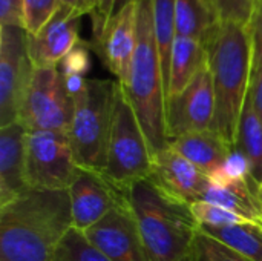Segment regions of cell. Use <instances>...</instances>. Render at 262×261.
I'll return each mask as SVG.
<instances>
[{
  "label": "cell",
  "mask_w": 262,
  "mask_h": 261,
  "mask_svg": "<svg viewBox=\"0 0 262 261\" xmlns=\"http://www.w3.org/2000/svg\"><path fill=\"white\" fill-rule=\"evenodd\" d=\"M71 228L68 189H29L0 208V261H52Z\"/></svg>",
  "instance_id": "1"
},
{
  "label": "cell",
  "mask_w": 262,
  "mask_h": 261,
  "mask_svg": "<svg viewBox=\"0 0 262 261\" xmlns=\"http://www.w3.org/2000/svg\"><path fill=\"white\" fill-rule=\"evenodd\" d=\"M215 91L213 129L232 149L253 75V48L249 25L224 22L206 45Z\"/></svg>",
  "instance_id": "2"
},
{
  "label": "cell",
  "mask_w": 262,
  "mask_h": 261,
  "mask_svg": "<svg viewBox=\"0 0 262 261\" xmlns=\"http://www.w3.org/2000/svg\"><path fill=\"white\" fill-rule=\"evenodd\" d=\"M121 86L155 155L169 146V135L167 92L155 38L152 0H138L137 46L127 80Z\"/></svg>",
  "instance_id": "3"
},
{
  "label": "cell",
  "mask_w": 262,
  "mask_h": 261,
  "mask_svg": "<svg viewBox=\"0 0 262 261\" xmlns=\"http://www.w3.org/2000/svg\"><path fill=\"white\" fill-rule=\"evenodd\" d=\"M150 261H183L200 231L190 206L164 194L150 178L124 189Z\"/></svg>",
  "instance_id": "4"
},
{
  "label": "cell",
  "mask_w": 262,
  "mask_h": 261,
  "mask_svg": "<svg viewBox=\"0 0 262 261\" xmlns=\"http://www.w3.org/2000/svg\"><path fill=\"white\" fill-rule=\"evenodd\" d=\"M118 82L88 78L86 89L74 98L68 129L78 168L104 174Z\"/></svg>",
  "instance_id": "5"
},
{
  "label": "cell",
  "mask_w": 262,
  "mask_h": 261,
  "mask_svg": "<svg viewBox=\"0 0 262 261\" xmlns=\"http://www.w3.org/2000/svg\"><path fill=\"white\" fill-rule=\"evenodd\" d=\"M152 160L154 154L143 128L123 86L118 83L107 146V162L103 175L114 186L124 191L132 183L150 175Z\"/></svg>",
  "instance_id": "6"
},
{
  "label": "cell",
  "mask_w": 262,
  "mask_h": 261,
  "mask_svg": "<svg viewBox=\"0 0 262 261\" xmlns=\"http://www.w3.org/2000/svg\"><path fill=\"white\" fill-rule=\"evenodd\" d=\"M68 132L28 131L26 185L35 191H66L77 175Z\"/></svg>",
  "instance_id": "7"
},
{
  "label": "cell",
  "mask_w": 262,
  "mask_h": 261,
  "mask_svg": "<svg viewBox=\"0 0 262 261\" xmlns=\"http://www.w3.org/2000/svg\"><path fill=\"white\" fill-rule=\"evenodd\" d=\"M74 102L64 86L60 68H34L18 123L26 131L68 132Z\"/></svg>",
  "instance_id": "8"
},
{
  "label": "cell",
  "mask_w": 262,
  "mask_h": 261,
  "mask_svg": "<svg viewBox=\"0 0 262 261\" xmlns=\"http://www.w3.org/2000/svg\"><path fill=\"white\" fill-rule=\"evenodd\" d=\"M32 72L26 31L0 26V128L18 122Z\"/></svg>",
  "instance_id": "9"
},
{
  "label": "cell",
  "mask_w": 262,
  "mask_h": 261,
  "mask_svg": "<svg viewBox=\"0 0 262 261\" xmlns=\"http://www.w3.org/2000/svg\"><path fill=\"white\" fill-rule=\"evenodd\" d=\"M215 118V91L209 63L167 103L169 143L189 132L210 129Z\"/></svg>",
  "instance_id": "10"
},
{
  "label": "cell",
  "mask_w": 262,
  "mask_h": 261,
  "mask_svg": "<svg viewBox=\"0 0 262 261\" xmlns=\"http://www.w3.org/2000/svg\"><path fill=\"white\" fill-rule=\"evenodd\" d=\"M84 234L111 261H150L127 198Z\"/></svg>",
  "instance_id": "11"
},
{
  "label": "cell",
  "mask_w": 262,
  "mask_h": 261,
  "mask_svg": "<svg viewBox=\"0 0 262 261\" xmlns=\"http://www.w3.org/2000/svg\"><path fill=\"white\" fill-rule=\"evenodd\" d=\"M138 35V0L129 2L117 9L109 18L103 32L91 40L89 46L98 54L103 65L112 72L118 83L127 80L130 62Z\"/></svg>",
  "instance_id": "12"
},
{
  "label": "cell",
  "mask_w": 262,
  "mask_h": 261,
  "mask_svg": "<svg viewBox=\"0 0 262 261\" xmlns=\"http://www.w3.org/2000/svg\"><path fill=\"white\" fill-rule=\"evenodd\" d=\"M68 191L71 198L72 228L83 232L104 218L126 198L124 191L114 186L103 174L81 168H78Z\"/></svg>",
  "instance_id": "13"
},
{
  "label": "cell",
  "mask_w": 262,
  "mask_h": 261,
  "mask_svg": "<svg viewBox=\"0 0 262 261\" xmlns=\"http://www.w3.org/2000/svg\"><path fill=\"white\" fill-rule=\"evenodd\" d=\"M83 14L60 5L52 18L34 35H28V51L34 68H58L78 45Z\"/></svg>",
  "instance_id": "14"
},
{
  "label": "cell",
  "mask_w": 262,
  "mask_h": 261,
  "mask_svg": "<svg viewBox=\"0 0 262 261\" xmlns=\"http://www.w3.org/2000/svg\"><path fill=\"white\" fill-rule=\"evenodd\" d=\"M147 178L164 194L189 206L203 200L210 186L209 177L170 146L154 155L152 171Z\"/></svg>",
  "instance_id": "15"
},
{
  "label": "cell",
  "mask_w": 262,
  "mask_h": 261,
  "mask_svg": "<svg viewBox=\"0 0 262 261\" xmlns=\"http://www.w3.org/2000/svg\"><path fill=\"white\" fill-rule=\"evenodd\" d=\"M26 137L28 131L17 122L0 128V208L26 191Z\"/></svg>",
  "instance_id": "16"
},
{
  "label": "cell",
  "mask_w": 262,
  "mask_h": 261,
  "mask_svg": "<svg viewBox=\"0 0 262 261\" xmlns=\"http://www.w3.org/2000/svg\"><path fill=\"white\" fill-rule=\"evenodd\" d=\"M169 146L186 157L207 177L212 175L233 151L213 129L184 134L170 140Z\"/></svg>",
  "instance_id": "17"
},
{
  "label": "cell",
  "mask_w": 262,
  "mask_h": 261,
  "mask_svg": "<svg viewBox=\"0 0 262 261\" xmlns=\"http://www.w3.org/2000/svg\"><path fill=\"white\" fill-rule=\"evenodd\" d=\"M207 63L209 51L203 42L177 35L170 57V85L167 103L181 94Z\"/></svg>",
  "instance_id": "18"
},
{
  "label": "cell",
  "mask_w": 262,
  "mask_h": 261,
  "mask_svg": "<svg viewBox=\"0 0 262 261\" xmlns=\"http://www.w3.org/2000/svg\"><path fill=\"white\" fill-rule=\"evenodd\" d=\"M203 200L227 208L262 226L261 185L253 177L226 186L210 185Z\"/></svg>",
  "instance_id": "19"
},
{
  "label": "cell",
  "mask_w": 262,
  "mask_h": 261,
  "mask_svg": "<svg viewBox=\"0 0 262 261\" xmlns=\"http://www.w3.org/2000/svg\"><path fill=\"white\" fill-rule=\"evenodd\" d=\"M221 23L216 9L209 0L175 2V28L180 37H189L207 45Z\"/></svg>",
  "instance_id": "20"
},
{
  "label": "cell",
  "mask_w": 262,
  "mask_h": 261,
  "mask_svg": "<svg viewBox=\"0 0 262 261\" xmlns=\"http://www.w3.org/2000/svg\"><path fill=\"white\" fill-rule=\"evenodd\" d=\"M235 149L246 155L252 168V175L262 185V120L256 114L249 94L239 118Z\"/></svg>",
  "instance_id": "21"
},
{
  "label": "cell",
  "mask_w": 262,
  "mask_h": 261,
  "mask_svg": "<svg viewBox=\"0 0 262 261\" xmlns=\"http://www.w3.org/2000/svg\"><path fill=\"white\" fill-rule=\"evenodd\" d=\"M200 231L253 261H262V226L255 223L223 228L200 226Z\"/></svg>",
  "instance_id": "22"
},
{
  "label": "cell",
  "mask_w": 262,
  "mask_h": 261,
  "mask_svg": "<svg viewBox=\"0 0 262 261\" xmlns=\"http://www.w3.org/2000/svg\"><path fill=\"white\" fill-rule=\"evenodd\" d=\"M52 261H111L95 248L83 231L71 228L60 242Z\"/></svg>",
  "instance_id": "23"
},
{
  "label": "cell",
  "mask_w": 262,
  "mask_h": 261,
  "mask_svg": "<svg viewBox=\"0 0 262 261\" xmlns=\"http://www.w3.org/2000/svg\"><path fill=\"white\" fill-rule=\"evenodd\" d=\"M190 211L198 222L200 226H210V228H223V226H233V225H247L253 223L252 220L227 209L220 205H213L204 200L195 202L190 205ZM256 225V223H255Z\"/></svg>",
  "instance_id": "24"
},
{
  "label": "cell",
  "mask_w": 262,
  "mask_h": 261,
  "mask_svg": "<svg viewBox=\"0 0 262 261\" xmlns=\"http://www.w3.org/2000/svg\"><path fill=\"white\" fill-rule=\"evenodd\" d=\"M189 255L193 261H253L201 231H198Z\"/></svg>",
  "instance_id": "25"
},
{
  "label": "cell",
  "mask_w": 262,
  "mask_h": 261,
  "mask_svg": "<svg viewBox=\"0 0 262 261\" xmlns=\"http://www.w3.org/2000/svg\"><path fill=\"white\" fill-rule=\"evenodd\" d=\"M252 177L253 175H252V168H250L249 160L238 149H233L230 155L227 157V160L212 175H209V182L210 185L226 186V185L244 182Z\"/></svg>",
  "instance_id": "26"
},
{
  "label": "cell",
  "mask_w": 262,
  "mask_h": 261,
  "mask_svg": "<svg viewBox=\"0 0 262 261\" xmlns=\"http://www.w3.org/2000/svg\"><path fill=\"white\" fill-rule=\"evenodd\" d=\"M58 6V0H23V29L26 34H37L52 18Z\"/></svg>",
  "instance_id": "27"
},
{
  "label": "cell",
  "mask_w": 262,
  "mask_h": 261,
  "mask_svg": "<svg viewBox=\"0 0 262 261\" xmlns=\"http://www.w3.org/2000/svg\"><path fill=\"white\" fill-rule=\"evenodd\" d=\"M216 9L221 22L249 25L258 0H209Z\"/></svg>",
  "instance_id": "28"
},
{
  "label": "cell",
  "mask_w": 262,
  "mask_h": 261,
  "mask_svg": "<svg viewBox=\"0 0 262 261\" xmlns=\"http://www.w3.org/2000/svg\"><path fill=\"white\" fill-rule=\"evenodd\" d=\"M115 5H117V0H84L83 12L84 15H89L91 18L92 40L97 38L103 32L109 18L115 12Z\"/></svg>",
  "instance_id": "29"
},
{
  "label": "cell",
  "mask_w": 262,
  "mask_h": 261,
  "mask_svg": "<svg viewBox=\"0 0 262 261\" xmlns=\"http://www.w3.org/2000/svg\"><path fill=\"white\" fill-rule=\"evenodd\" d=\"M89 43L80 40L78 45L61 60L60 71L63 75H86L91 69V55H89Z\"/></svg>",
  "instance_id": "30"
},
{
  "label": "cell",
  "mask_w": 262,
  "mask_h": 261,
  "mask_svg": "<svg viewBox=\"0 0 262 261\" xmlns=\"http://www.w3.org/2000/svg\"><path fill=\"white\" fill-rule=\"evenodd\" d=\"M252 48H253V71L262 66V0L256 2L255 11L249 22Z\"/></svg>",
  "instance_id": "31"
},
{
  "label": "cell",
  "mask_w": 262,
  "mask_h": 261,
  "mask_svg": "<svg viewBox=\"0 0 262 261\" xmlns=\"http://www.w3.org/2000/svg\"><path fill=\"white\" fill-rule=\"evenodd\" d=\"M23 0H0V26L23 28Z\"/></svg>",
  "instance_id": "32"
},
{
  "label": "cell",
  "mask_w": 262,
  "mask_h": 261,
  "mask_svg": "<svg viewBox=\"0 0 262 261\" xmlns=\"http://www.w3.org/2000/svg\"><path fill=\"white\" fill-rule=\"evenodd\" d=\"M249 95H250V100H252V105H253L256 114L262 120V66H259L256 71H253Z\"/></svg>",
  "instance_id": "33"
},
{
  "label": "cell",
  "mask_w": 262,
  "mask_h": 261,
  "mask_svg": "<svg viewBox=\"0 0 262 261\" xmlns=\"http://www.w3.org/2000/svg\"><path fill=\"white\" fill-rule=\"evenodd\" d=\"M86 85L88 78L83 75H64V86L72 100L77 98L86 89Z\"/></svg>",
  "instance_id": "34"
},
{
  "label": "cell",
  "mask_w": 262,
  "mask_h": 261,
  "mask_svg": "<svg viewBox=\"0 0 262 261\" xmlns=\"http://www.w3.org/2000/svg\"><path fill=\"white\" fill-rule=\"evenodd\" d=\"M58 2H60V5H63V6H68V8H74V9L80 11V12L84 15V12H83L84 0H58Z\"/></svg>",
  "instance_id": "35"
},
{
  "label": "cell",
  "mask_w": 262,
  "mask_h": 261,
  "mask_svg": "<svg viewBox=\"0 0 262 261\" xmlns=\"http://www.w3.org/2000/svg\"><path fill=\"white\" fill-rule=\"evenodd\" d=\"M129 2H135V0H117L115 11H117V9H120V8H123V6H124V5H127Z\"/></svg>",
  "instance_id": "36"
},
{
  "label": "cell",
  "mask_w": 262,
  "mask_h": 261,
  "mask_svg": "<svg viewBox=\"0 0 262 261\" xmlns=\"http://www.w3.org/2000/svg\"><path fill=\"white\" fill-rule=\"evenodd\" d=\"M183 261H193V260H192V258H190V255H189V257H187L186 260H183Z\"/></svg>",
  "instance_id": "37"
},
{
  "label": "cell",
  "mask_w": 262,
  "mask_h": 261,
  "mask_svg": "<svg viewBox=\"0 0 262 261\" xmlns=\"http://www.w3.org/2000/svg\"><path fill=\"white\" fill-rule=\"evenodd\" d=\"M261 198H262V185H261Z\"/></svg>",
  "instance_id": "38"
}]
</instances>
